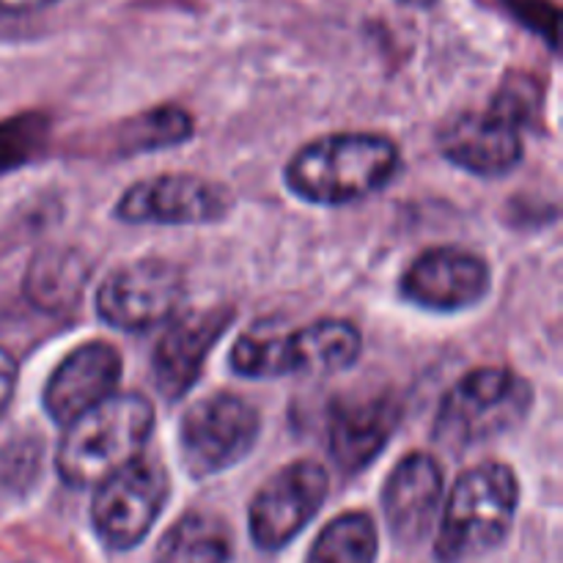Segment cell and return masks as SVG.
Listing matches in <instances>:
<instances>
[{"mask_svg": "<svg viewBox=\"0 0 563 563\" xmlns=\"http://www.w3.org/2000/svg\"><path fill=\"white\" fill-rule=\"evenodd\" d=\"M399 407L390 396H357L335 401L328 421L330 456L341 473H361L372 465L394 434Z\"/></svg>", "mask_w": 563, "mask_h": 563, "instance_id": "cell-16", "label": "cell"}, {"mask_svg": "<svg viewBox=\"0 0 563 563\" xmlns=\"http://www.w3.org/2000/svg\"><path fill=\"white\" fill-rule=\"evenodd\" d=\"M528 86H506L487 110H467L440 132V152L476 176H504L522 159V130L533 113Z\"/></svg>", "mask_w": 563, "mask_h": 563, "instance_id": "cell-6", "label": "cell"}, {"mask_svg": "<svg viewBox=\"0 0 563 563\" xmlns=\"http://www.w3.org/2000/svg\"><path fill=\"white\" fill-rule=\"evenodd\" d=\"M399 3L412 5V9H429V5H434L438 0H399Z\"/></svg>", "mask_w": 563, "mask_h": 563, "instance_id": "cell-24", "label": "cell"}, {"mask_svg": "<svg viewBox=\"0 0 563 563\" xmlns=\"http://www.w3.org/2000/svg\"><path fill=\"white\" fill-rule=\"evenodd\" d=\"M192 137V119L187 110L176 104H163L148 113L135 115L126 124H121L115 152L119 154H143L163 152V148L185 143Z\"/></svg>", "mask_w": 563, "mask_h": 563, "instance_id": "cell-20", "label": "cell"}, {"mask_svg": "<svg viewBox=\"0 0 563 563\" xmlns=\"http://www.w3.org/2000/svg\"><path fill=\"white\" fill-rule=\"evenodd\" d=\"M262 416L247 399L212 394L198 399L179 421V460L196 482L240 465L256 445Z\"/></svg>", "mask_w": 563, "mask_h": 563, "instance_id": "cell-7", "label": "cell"}, {"mask_svg": "<svg viewBox=\"0 0 563 563\" xmlns=\"http://www.w3.org/2000/svg\"><path fill=\"white\" fill-rule=\"evenodd\" d=\"M330 493L328 471L317 460H297L280 467L247 506V533L262 553L289 548L322 511Z\"/></svg>", "mask_w": 563, "mask_h": 563, "instance_id": "cell-9", "label": "cell"}, {"mask_svg": "<svg viewBox=\"0 0 563 563\" xmlns=\"http://www.w3.org/2000/svg\"><path fill=\"white\" fill-rule=\"evenodd\" d=\"M231 319L234 311L229 306L176 313L170 319L152 355L154 385L163 399L179 401L201 379L209 352L223 339Z\"/></svg>", "mask_w": 563, "mask_h": 563, "instance_id": "cell-13", "label": "cell"}, {"mask_svg": "<svg viewBox=\"0 0 563 563\" xmlns=\"http://www.w3.org/2000/svg\"><path fill=\"white\" fill-rule=\"evenodd\" d=\"M187 295L179 264L168 258H137L121 264L97 291V313L108 328L143 333L170 322Z\"/></svg>", "mask_w": 563, "mask_h": 563, "instance_id": "cell-10", "label": "cell"}, {"mask_svg": "<svg viewBox=\"0 0 563 563\" xmlns=\"http://www.w3.org/2000/svg\"><path fill=\"white\" fill-rule=\"evenodd\" d=\"M234 533L229 522L212 511L181 515L154 548L152 563H231Z\"/></svg>", "mask_w": 563, "mask_h": 563, "instance_id": "cell-17", "label": "cell"}, {"mask_svg": "<svg viewBox=\"0 0 563 563\" xmlns=\"http://www.w3.org/2000/svg\"><path fill=\"white\" fill-rule=\"evenodd\" d=\"M16 385V361L0 346V412L9 407Z\"/></svg>", "mask_w": 563, "mask_h": 563, "instance_id": "cell-22", "label": "cell"}, {"mask_svg": "<svg viewBox=\"0 0 563 563\" xmlns=\"http://www.w3.org/2000/svg\"><path fill=\"white\" fill-rule=\"evenodd\" d=\"M47 141V121L36 113L0 121V174L31 163Z\"/></svg>", "mask_w": 563, "mask_h": 563, "instance_id": "cell-21", "label": "cell"}, {"mask_svg": "<svg viewBox=\"0 0 563 563\" xmlns=\"http://www.w3.org/2000/svg\"><path fill=\"white\" fill-rule=\"evenodd\" d=\"M379 531L366 511L333 517L313 539L306 563H377Z\"/></svg>", "mask_w": 563, "mask_h": 563, "instance_id": "cell-19", "label": "cell"}, {"mask_svg": "<svg viewBox=\"0 0 563 563\" xmlns=\"http://www.w3.org/2000/svg\"><path fill=\"white\" fill-rule=\"evenodd\" d=\"M88 267L77 253L64 247H49L33 256L25 275L27 300L44 311H60V308L75 306L77 297L86 286Z\"/></svg>", "mask_w": 563, "mask_h": 563, "instance_id": "cell-18", "label": "cell"}, {"mask_svg": "<svg viewBox=\"0 0 563 563\" xmlns=\"http://www.w3.org/2000/svg\"><path fill=\"white\" fill-rule=\"evenodd\" d=\"M399 148L379 132H333L297 148L284 181L313 207H346L383 190L399 170Z\"/></svg>", "mask_w": 563, "mask_h": 563, "instance_id": "cell-1", "label": "cell"}, {"mask_svg": "<svg viewBox=\"0 0 563 563\" xmlns=\"http://www.w3.org/2000/svg\"><path fill=\"white\" fill-rule=\"evenodd\" d=\"M531 407L533 388L526 377L511 368H476L443 396L432 434L445 449L465 451L517 429Z\"/></svg>", "mask_w": 563, "mask_h": 563, "instance_id": "cell-5", "label": "cell"}, {"mask_svg": "<svg viewBox=\"0 0 563 563\" xmlns=\"http://www.w3.org/2000/svg\"><path fill=\"white\" fill-rule=\"evenodd\" d=\"M119 379L121 355L113 344L88 341V344L75 346L47 377L42 394L44 412L53 423L66 427L93 405L115 394Z\"/></svg>", "mask_w": 563, "mask_h": 563, "instance_id": "cell-15", "label": "cell"}, {"mask_svg": "<svg viewBox=\"0 0 563 563\" xmlns=\"http://www.w3.org/2000/svg\"><path fill=\"white\" fill-rule=\"evenodd\" d=\"M154 432V407L141 394H110L66 423L55 471L71 489H91L143 454Z\"/></svg>", "mask_w": 563, "mask_h": 563, "instance_id": "cell-2", "label": "cell"}, {"mask_svg": "<svg viewBox=\"0 0 563 563\" xmlns=\"http://www.w3.org/2000/svg\"><path fill=\"white\" fill-rule=\"evenodd\" d=\"M223 185L196 174H159L126 187L113 214L132 225H207L229 214Z\"/></svg>", "mask_w": 563, "mask_h": 563, "instance_id": "cell-11", "label": "cell"}, {"mask_svg": "<svg viewBox=\"0 0 563 563\" xmlns=\"http://www.w3.org/2000/svg\"><path fill=\"white\" fill-rule=\"evenodd\" d=\"M520 509V482L504 462L467 467L440 506L434 559L465 563L500 548Z\"/></svg>", "mask_w": 563, "mask_h": 563, "instance_id": "cell-3", "label": "cell"}, {"mask_svg": "<svg viewBox=\"0 0 563 563\" xmlns=\"http://www.w3.org/2000/svg\"><path fill=\"white\" fill-rule=\"evenodd\" d=\"M363 335L346 319H319L291 333L251 330L231 346V372L245 379L324 377L355 366Z\"/></svg>", "mask_w": 563, "mask_h": 563, "instance_id": "cell-4", "label": "cell"}, {"mask_svg": "<svg viewBox=\"0 0 563 563\" xmlns=\"http://www.w3.org/2000/svg\"><path fill=\"white\" fill-rule=\"evenodd\" d=\"M58 0H0V14H27V11L47 9Z\"/></svg>", "mask_w": 563, "mask_h": 563, "instance_id": "cell-23", "label": "cell"}, {"mask_svg": "<svg viewBox=\"0 0 563 563\" xmlns=\"http://www.w3.org/2000/svg\"><path fill=\"white\" fill-rule=\"evenodd\" d=\"M168 495L170 482L165 467L141 454L93 487V533L113 553L135 550L159 520Z\"/></svg>", "mask_w": 563, "mask_h": 563, "instance_id": "cell-8", "label": "cell"}, {"mask_svg": "<svg viewBox=\"0 0 563 563\" xmlns=\"http://www.w3.org/2000/svg\"><path fill=\"white\" fill-rule=\"evenodd\" d=\"M489 264L476 253L454 245L423 251L399 280L401 297L432 313L467 311L489 295Z\"/></svg>", "mask_w": 563, "mask_h": 563, "instance_id": "cell-12", "label": "cell"}, {"mask_svg": "<svg viewBox=\"0 0 563 563\" xmlns=\"http://www.w3.org/2000/svg\"><path fill=\"white\" fill-rule=\"evenodd\" d=\"M443 493L445 473L432 454L416 451L396 462L383 487V515L396 544L416 548L432 533Z\"/></svg>", "mask_w": 563, "mask_h": 563, "instance_id": "cell-14", "label": "cell"}]
</instances>
